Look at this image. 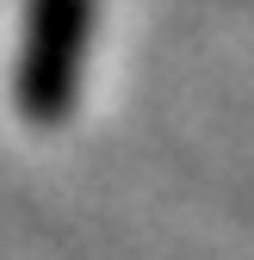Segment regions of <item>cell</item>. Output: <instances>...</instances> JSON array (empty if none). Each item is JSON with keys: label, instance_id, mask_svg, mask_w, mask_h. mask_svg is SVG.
<instances>
[{"label": "cell", "instance_id": "obj_1", "mask_svg": "<svg viewBox=\"0 0 254 260\" xmlns=\"http://www.w3.org/2000/svg\"><path fill=\"white\" fill-rule=\"evenodd\" d=\"M93 0H31L25 13V56H19V112L31 124H62L75 112L81 69H87Z\"/></svg>", "mask_w": 254, "mask_h": 260}]
</instances>
